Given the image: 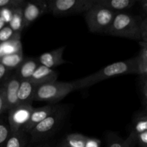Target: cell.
<instances>
[{
	"label": "cell",
	"instance_id": "12",
	"mask_svg": "<svg viewBox=\"0 0 147 147\" xmlns=\"http://www.w3.org/2000/svg\"><path fill=\"white\" fill-rule=\"evenodd\" d=\"M56 106H51V105H47V106H42V107L37 108V109H33L32 112L30 117L28 121L26 123V124L22 129V131L24 133H29L36 125L44 120L45 119L50 116L54 110L55 109Z\"/></svg>",
	"mask_w": 147,
	"mask_h": 147
},
{
	"label": "cell",
	"instance_id": "36",
	"mask_svg": "<svg viewBox=\"0 0 147 147\" xmlns=\"http://www.w3.org/2000/svg\"><path fill=\"white\" fill-rule=\"evenodd\" d=\"M37 147H51V146H50L49 144H46L40 145V146H38Z\"/></svg>",
	"mask_w": 147,
	"mask_h": 147
},
{
	"label": "cell",
	"instance_id": "26",
	"mask_svg": "<svg viewBox=\"0 0 147 147\" xmlns=\"http://www.w3.org/2000/svg\"><path fill=\"white\" fill-rule=\"evenodd\" d=\"M15 34L16 33H14L11 30L9 25H6L4 28L0 30V45L12 38L15 35Z\"/></svg>",
	"mask_w": 147,
	"mask_h": 147
},
{
	"label": "cell",
	"instance_id": "4",
	"mask_svg": "<svg viewBox=\"0 0 147 147\" xmlns=\"http://www.w3.org/2000/svg\"><path fill=\"white\" fill-rule=\"evenodd\" d=\"M65 116V111L60 106H57L54 111L36 125L29 133L32 142H41L53 136L60 127Z\"/></svg>",
	"mask_w": 147,
	"mask_h": 147
},
{
	"label": "cell",
	"instance_id": "8",
	"mask_svg": "<svg viewBox=\"0 0 147 147\" xmlns=\"http://www.w3.org/2000/svg\"><path fill=\"white\" fill-rule=\"evenodd\" d=\"M47 11H48L47 1L34 0L27 1L24 7H23V20L24 28L29 27L36 20Z\"/></svg>",
	"mask_w": 147,
	"mask_h": 147
},
{
	"label": "cell",
	"instance_id": "28",
	"mask_svg": "<svg viewBox=\"0 0 147 147\" xmlns=\"http://www.w3.org/2000/svg\"><path fill=\"white\" fill-rule=\"evenodd\" d=\"M141 41L147 42V18L144 17L142 19L140 25Z\"/></svg>",
	"mask_w": 147,
	"mask_h": 147
},
{
	"label": "cell",
	"instance_id": "34",
	"mask_svg": "<svg viewBox=\"0 0 147 147\" xmlns=\"http://www.w3.org/2000/svg\"><path fill=\"white\" fill-rule=\"evenodd\" d=\"M6 24H7V23H6V22L3 20L2 17H0V30L5 27Z\"/></svg>",
	"mask_w": 147,
	"mask_h": 147
},
{
	"label": "cell",
	"instance_id": "11",
	"mask_svg": "<svg viewBox=\"0 0 147 147\" xmlns=\"http://www.w3.org/2000/svg\"><path fill=\"white\" fill-rule=\"evenodd\" d=\"M65 48V46L60 47L50 52H46L38 57L37 59L39 65L45 66L48 68L53 69L61 65L65 64L67 62L63 59V55L64 50Z\"/></svg>",
	"mask_w": 147,
	"mask_h": 147
},
{
	"label": "cell",
	"instance_id": "1",
	"mask_svg": "<svg viewBox=\"0 0 147 147\" xmlns=\"http://www.w3.org/2000/svg\"><path fill=\"white\" fill-rule=\"evenodd\" d=\"M128 74L137 75L135 57L109 65L93 74L73 81V84L75 90H82L91 87L93 85L111 78Z\"/></svg>",
	"mask_w": 147,
	"mask_h": 147
},
{
	"label": "cell",
	"instance_id": "2",
	"mask_svg": "<svg viewBox=\"0 0 147 147\" xmlns=\"http://www.w3.org/2000/svg\"><path fill=\"white\" fill-rule=\"evenodd\" d=\"M142 19L140 16L124 11L117 12L105 34L141 41L140 25Z\"/></svg>",
	"mask_w": 147,
	"mask_h": 147
},
{
	"label": "cell",
	"instance_id": "6",
	"mask_svg": "<svg viewBox=\"0 0 147 147\" xmlns=\"http://www.w3.org/2000/svg\"><path fill=\"white\" fill-rule=\"evenodd\" d=\"M47 2L48 12L55 17H64L85 13L96 0H50Z\"/></svg>",
	"mask_w": 147,
	"mask_h": 147
},
{
	"label": "cell",
	"instance_id": "32",
	"mask_svg": "<svg viewBox=\"0 0 147 147\" xmlns=\"http://www.w3.org/2000/svg\"><path fill=\"white\" fill-rule=\"evenodd\" d=\"M9 70L7 67H4L1 63H0V82L5 78L6 76L9 73Z\"/></svg>",
	"mask_w": 147,
	"mask_h": 147
},
{
	"label": "cell",
	"instance_id": "31",
	"mask_svg": "<svg viewBox=\"0 0 147 147\" xmlns=\"http://www.w3.org/2000/svg\"><path fill=\"white\" fill-rule=\"evenodd\" d=\"M101 142L98 139L88 137L86 139L85 147H100Z\"/></svg>",
	"mask_w": 147,
	"mask_h": 147
},
{
	"label": "cell",
	"instance_id": "20",
	"mask_svg": "<svg viewBox=\"0 0 147 147\" xmlns=\"http://www.w3.org/2000/svg\"><path fill=\"white\" fill-rule=\"evenodd\" d=\"M24 59L23 53H14L0 57V63L7 67L9 70H17V67L23 62Z\"/></svg>",
	"mask_w": 147,
	"mask_h": 147
},
{
	"label": "cell",
	"instance_id": "29",
	"mask_svg": "<svg viewBox=\"0 0 147 147\" xmlns=\"http://www.w3.org/2000/svg\"><path fill=\"white\" fill-rule=\"evenodd\" d=\"M136 144L139 147H147V131L138 135Z\"/></svg>",
	"mask_w": 147,
	"mask_h": 147
},
{
	"label": "cell",
	"instance_id": "30",
	"mask_svg": "<svg viewBox=\"0 0 147 147\" xmlns=\"http://www.w3.org/2000/svg\"><path fill=\"white\" fill-rule=\"evenodd\" d=\"M6 111H7V108H6L4 89L2 86L1 87H0V115Z\"/></svg>",
	"mask_w": 147,
	"mask_h": 147
},
{
	"label": "cell",
	"instance_id": "35",
	"mask_svg": "<svg viewBox=\"0 0 147 147\" xmlns=\"http://www.w3.org/2000/svg\"><path fill=\"white\" fill-rule=\"evenodd\" d=\"M58 147H68V146H67V144H66V143H65V140H63V142H62L61 143H60V144L59 145Z\"/></svg>",
	"mask_w": 147,
	"mask_h": 147
},
{
	"label": "cell",
	"instance_id": "21",
	"mask_svg": "<svg viewBox=\"0 0 147 147\" xmlns=\"http://www.w3.org/2000/svg\"><path fill=\"white\" fill-rule=\"evenodd\" d=\"M27 142L25 133L20 131L17 133L10 134L4 147H24Z\"/></svg>",
	"mask_w": 147,
	"mask_h": 147
},
{
	"label": "cell",
	"instance_id": "33",
	"mask_svg": "<svg viewBox=\"0 0 147 147\" xmlns=\"http://www.w3.org/2000/svg\"><path fill=\"white\" fill-rule=\"evenodd\" d=\"M137 2L139 3L140 7L142 8V11H144V13L146 14L147 13V0H139L137 1Z\"/></svg>",
	"mask_w": 147,
	"mask_h": 147
},
{
	"label": "cell",
	"instance_id": "13",
	"mask_svg": "<svg viewBox=\"0 0 147 147\" xmlns=\"http://www.w3.org/2000/svg\"><path fill=\"white\" fill-rule=\"evenodd\" d=\"M58 73L53 69L39 65L29 80L37 86L45 83L57 81Z\"/></svg>",
	"mask_w": 147,
	"mask_h": 147
},
{
	"label": "cell",
	"instance_id": "17",
	"mask_svg": "<svg viewBox=\"0 0 147 147\" xmlns=\"http://www.w3.org/2000/svg\"><path fill=\"white\" fill-rule=\"evenodd\" d=\"M20 34L16 33L12 38L0 45V57L7 55L22 53Z\"/></svg>",
	"mask_w": 147,
	"mask_h": 147
},
{
	"label": "cell",
	"instance_id": "23",
	"mask_svg": "<svg viewBox=\"0 0 147 147\" xmlns=\"http://www.w3.org/2000/svg\"><path fill=\"white\" fill-rule=\"evenodd\" d=\"M108 147H126L124 140L117 134L109 132L106 136Z\"/></svg>",
	"mask_w": 147,
	"mask_h": 147
},
{
	"label": "cell",
	"instance_id": "5",
	"mask_svg": "<svg viewBox=\"0 0 147 147\" xmlns=\"http://www.w3.org/2000/svg\"><path fill=\"white\" fill-rule=\"evenodd\" d=\"M73 91L75 88L73 82L55 81L45 83L36 88L33 100L56 103Z\"/></svg>",
	"mask_w": 147,
	"mask_h": 147
},
{
	"label": "cell",
	"instance_id": "27",
	"mask_svg": "<svg viewBox=\"0 0 147 147\" xmlns=\"http://www.w3.org/2000/svg\"><path fill=\"white\" fill-rule=\"evenodd\" d=\"M139 88H140L142 103L146 109L147 106V78L139 79Z\"/></svg>",
	"mask_w": 147,
	"mask_h": 147
},
{
	"label": "cell",
	"instance_id": "24",
	"mask_svg": "<svg viewBox=\"0 0 147 147\" xmlns=\"http://www.w3.org/2000/svg\"><path fill=\"white\" fill-rule=\"evenodd\" d=\"M27 1L24 0H0V8L17 9L23 8Z\"/></svg>",
	"mask_w": 147,
	"mask_h": 147
},
{
	"label": "cell",
	"instance_id": "9",
	"mask_svg": "<svg viewBox=\"0 0 147 147\" xmlns=\"http://www.w3.org/2000/svg\"><path fill=\"white\" fill-rule=\"evenodd\" d=\"M147 131V113L146 110L135 116L132 122L131 131L129 136L124 140L126 147H135L137 136L139 134Z\"/></svg>",
	"mask_w": 147,
	"mask_h": 147
},
{
	"label": "cell",
	"instance_id": "25",
	"mask_svg": "<svg viewBox=\"0 0 147 147\" xmlns=\"http://www.w3.org/2000/svg\"><path fill=\"white\" fill-rule=\"evenodd\" d=\"M9 128L0 119V147H4L10 136Z\"/></svg>",
	"mask_w": 147,
	"mask_h": 147
},
{
	"label": "cell",
	"instance_id": "15",
	"mask_svg": "<svg viewBox=\"0 0 147 147\" xmlns=\"http://www.w3.org/2000/svg\"><path fill=\"white\" fill-rule=\"evenodd\" d=\"M38 65L39 63L35 59H24L22 63L16 70V77L20 79L21 81L30 80Z\"/></svg>",
	"mask_w": 147,
	"mask_h": 147
},
{
	"label": "cell",
	"instance_id": "7",
	"mask_svg": "<svg viewBox=\"0 0 147 147\" xmlns=\"http://www.w3.org/2000/svg\"><path fill=\"white\" fill-rule=\"evenodd\" d=\"M34 108L32 104L17 105L9 110V128L11 134L22 131L23 126L28 121Z\"/></svg>",
	"mask_w": 147,
	"mask_h": 147
},
{
	"label": "cell",
	"instance_id": "18",
	"mask_svg": "<svg viewBox=\"0 0 147 147\" xmlns=\"http://www.w3.org/2000/svg\"><path fill=\"white\" fill-rule=\"evenodd\" d=\"M96 3L116 12L132 8L137 2L136 0H96Z\"/></svg>",
	"mask_w": 147,
	"mask_h": 147
},
{
	"label": "cell",
	"instance_id": "14",
	"mask_svg": "<svg viewBox=\"0 0 147 147\" xmlns=\"http://www.w3.org/2000/svg\"><path fill=\"white\" fill-rule=\"evenodd\" d=\"M37 85L32 83L30 80H22L17 93L18 105L31 104L34 98V91Z\"/></svg>",
	"mask_w": 147,
	"mask_h": 147
},
{
	"label": "cell",
	"instance_id": "10",
	"mask_svg": "<svg viewBox=\"0 0 147 147\" xmlns=\"http://www.w3.org/2000/svg\"><path fill=\"white\" fill-rule=\"evenodd\" d=\"M20 83H21V80L17 78L14 75L9 78L3 85L4 89L7 111L10 110L18 105L17 93H18Z\"/></svg>",
	"mask_w": 147,
	"mask_h": 147
},
{
	"label": "cell",
	"instance_id": "16",
	"mask_svg": "<svg viewBox=\"0 0 147 147\" xmlns=\"http://www.w3.org/2000/svg\"><path fill=\"white\" fill-rule=\"evenodd\" d=\"M140 50L135 57L137 68V75L139 79L147 78V42L139 41Z\"/></svg>",
	"mask_w": 147,
	"mask_h": 147
},
{
	"label": "cell",
	"instance_id": "22",
	"mask_svg": "<svg viewBox=\"0 0 147 147\" xmlns=\"http://www.w3.org/2000/svg\"><path fill=\"white\" fill-rule=\"evenodd\" d=\"M88 136L81 134H70L66 136L65 142L68 147H85Z\"/></svg>",
	"mask_w": 147,
	"mask_h": 147
},
{
	"label": "cell",
	"instance_id": "3",
	"mask_svg": "<svg viewBox=\"0 0 147 147\" xmlns=\"http://www.w3.org/2000/svg\"><path fill=\"white\" fill-rule=\"evenodd\" d=\"M116 11L95 3L84 13V18L90 32L105 34L110 27Z\"/></svg>",
	"mask_w": 147,
	"mask_h": 147
},
{
	"label": "cell",
	"instance_id": "19",
	"mask_svg": "<svg viewBox=\"0 0 147 147\" xmlns=\"http://www.w3.org/2000/svg\"><path fill=\"white\" fill-rule=\"evenodd\" d=\"M9 27L14 33L21 34V32L24 29L23 20V8L13 9L11 19L9 22Z\"/></svg>",
	"mask_w": 147,
	"mask_h": 147
}]
</instances>
